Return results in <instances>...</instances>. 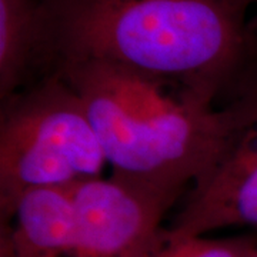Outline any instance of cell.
Returning <instances> with one entry per match:
<instances>
[{"label":"cell","instance_id":"cell-2","mask_svg":"<svg viewBox=\"0 0 257 257\" xmlns=\"http://www.w3.org/2000/svg\"><path fill=\"white\" fill-rule=\"evenodd\" d=\"M57 73L80 96L114 177L182 196L219 150L226 107L180 83L94 59Z\"/></svg>","mask_w":257,"mask_h":257},{"label":"cell","instance_id":"cell-8","mask_svg":"<svg viewBox=\"0 0 257 257\" xmlns=\"http://www.w3.org/2000/svg\"><path fill=\"white\" fill-rule=\"evenodd\" d=\"M229 2L236 9H239L243 13H246L251 5H256L257 3V0H229Z\"/></svg>","mask_w":257,"mask_h":257},{"label":"cell","instance_id":"cell-6","mask_svg":"<svg viewBox=\"0 0 257 257\" xmlns=\"http://www.w3.org/2000/svg\"><path fill=\"white\" fill-rule=\"evenodd\" d=\"M57 72L52 23L45 0H0V97Z\"/></svg>","mask_w":257,"mask_h":257},{"label":"cell","instance_id":"cell-5","mask_svg":"<svg viewBox=\"0 0 257 257\" xmlns=\"http://www.w3.org/2000/svg\"><path fill=\"white\" fill-rule=\"evenodd\" d=\"M73 226L55 257H139L179 194L111 176L72 187Z\"/></svg>","mask_w":257,"mask_h":257},{"label":"cell","instance_id":"cell-4","mask_svg":"<svg viewBox=\"0 0 257 257\" xmlns=\"http://www.w3.org/2000/svg\"><path fill=\"white\" fill-rule=\"evenodd\" d=\"M223 106L227 111L224 136L169 226L177 234L206 236L226 227L257 230V59Z\"/></svg>","mask_w":257,"mask_h":257},{"label":"cell","instance_id":"cell-7","mask_svg":"<svg viewBox=\"0 0 257 257\" xmlns=\"http://www.w3.org/2000/svg\"><path fill=\"white\" fill-rule=\"evenodd\" d=\"M139 257H257V234L210 239L182 236L162 226Z\"/></svg>","mask_w":257,"mask_h":257},{"label":"cell","instance_id":"cell-3","mask_svg":"<svg viewBox=\"0 0 257 257\" xmlns=\"http://www.w3.org/2000/svg\"><path fill=\"white\" fill-rule=\"evenodd\" d=\"M106 165L80 96L59 73L2 100L0 216L26 193L100 179Z\"/></svg>","mask_w":257,"mask_h":257},{"label":"cell","instance_id":"cell-1","mask_svg":"<svg viewBox=\"0 0 257 257\" xmlns=\"http://www.w3.org/2000/svg\"><path fill=\"white\" fill-rule=\"evenodd\" d=\"M57 70L104 60L226 101L257 59V26L229 0H45ZM57 73V72H56Z\"/></svg>","mask_w":257,"mask_h":257}]
</instances>
